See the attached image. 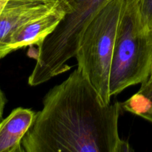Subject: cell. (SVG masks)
Returning <instances> with one entry per match:
<instances>
[{
    "mask_svg": "<svg viewBox=\"0 0 152 152\" xmlns=\"http://www.w3.org/2000/svg\"><path fill=\"white\" fill-rule=\"evenodd\" d=\"M22 140L23 152H129L119 134L120 102L104 105L79 68L48 91Z\"/></svg>",
    "mask_w": 152,
    "mask_h": 152,
    "instance_id": "1",
    "label": "cell"
},
{
    "mask_svg": "<svg viewBox=\"0 0 152 152\" xmlns=\"http://www.w3.org/2000/svg\"><path fill=\"white\" fill-rule=\"evenodd\" d=\"M128 0H109L83 29L75 57L104 105L110 103V75L118 28Z\"/></svg>",
    "mask_w": 152,
    "mask_h": 152,
    "instance_id": "2",
    "label": "cell"
},
{
    "mask_svg": "<svg viewBox=\"0 0 152 152\" xmlns=\"http://www.w3.org/2000/svg\"><path fill=\"white\" fill-rule=\"evenodd\" d=\"M152 70V32L142 19L138 0H128L118 28L112 58L110 93L142 84Z\"/></svg>",
    "mask_w": 152,
    "mask_h": 152,
    "instance_id": "3",
    "label": "cell"
},
{
    "mask_svg": "<svg viewBox=\"0 0 152 152\" xmlns=\"http://www.w3.org/2000/svg\"><path fill=\"white\" fill-rule=\"evenodd\" d=\"M64 15L65 12L59 5L53 11L22 25L7 40L1 51V59L15 50L29 45H35L40 47L55 31Z\"/></svg>",
    "mask_w": 152,
    "mask_h": 152,
    "instance_id": "4",
    "label": "cell"
},
{
    "mask_svg": "<svg viewBox=\"0 0 152 152\" xmlns=\"http://www.w3.org/2000/svg\"><path fill=\"white\" fill-rule=\"evenodd\" d=\"M59 6L53 2L10 3L0 7V59L10 36L26 22L43 16Z\"/></svg>",
    "mask_w": 152,
    "mask_h": 152,
    "instance_id": "5",
    "label": "cell"
},
{
    "mask_svg": "<svg viewBox=\"0 0 152 152\" xmlns=\"http://www.w3.org/2000/svg\"><path fill=\"white\" fill-rule=\"evenodd\" d=\"M36 114L19 107L0 122V152H23L22 140L34 123Z\"/></svg>",
    "mask_w": 152,
    "mask_h": 152,
    "instance_id": "6",
    "label": "cell"
},
{
    "mask_svg": "<svg viewBox=\"0 0 152 152\" xmlns=\"http://www.w3.org/2000/svg\"><path fill=\"white\" fill-rule=\"evenodd\" d=\"M122 111L131 113L152 123V101L144 99L135 94L120 102Z\"/></svg>",
    "mask_w": 152,
    "mask_h": 152,
    "instance_id": "7",
    "label": "cell"
},
{
    "mask_svg": "<svg viewBox=\"0 0 152 152\" xmlns=\"http://www.w3.org/2000/svg\"><path fill=\"white\" fill-rule=\"evenodd\" d=\"M142 19L149 28L152 25V0H138Z\"/></svg>",
    "mask_w": 152,
    "mask_h": 152,
    "instance_id": "8",
    "label": "cell"
},
{
    "mask_svg": "<svg viewBox=\"0 0 152 152\" xmlns=\"http://www.w3.org/2000/svg\"><path fill=\"white\" fill-rule=\"evenodd\" d=\"M136 96L144 99L152 101V85L146 87H140L139 90L135 94Z\"/></svg>",
    "mask_w": 152,
    "mask_h": 152,
    "instance_id": "9",
    "label": "cell"
},
{
    "mask_svg": "<svg viewBox=\"0 0 152 152\" xmlns=\"http://www.w3.org/2000/svg\"><path fill=\"white\" fill-rule=\"evenodd\" d=\"M56 0H0V7L10 3H31V2H53Z\"/></svg>",
    "mask_w": 152,
    "mask_h": 152,
    "instance_id": "10",
    "label": "cell"
},
{
    "mask_svg": "<svg viewBox=\"0 0 152 152\" xmlns=\"http://www.w3.org/2000/svg\"><path fill=\"white\" fill-rule=\"evenodd\" d=\"M6 103V99L5 96H4V93L0 88V122L1 120V117L3 115V111H4V106H5Z\"/></svg>",
    "mask_w": 152,
    "mask_h": 152,
    "instance_id": "11",
    "label": "cell"
},
{
    "mask_svg": "<svg viewBox=\"0 0 152 152\" xmlns=\"http://www.w3.org/2000/svg\"><path fill=\"white\" fill-rule=\"evenodd\" d=\"M150 29L152 32V25L151 26ZM142 85L145 86H151L152 85V70H151V74H150V76H149L148 79L145 82H144V83H142Z\"/></svg>",
    "mask_w": 152,
    "mask_h": 152,
    "instance_id": "12",
    "label": "cell"
}]
</instances>
